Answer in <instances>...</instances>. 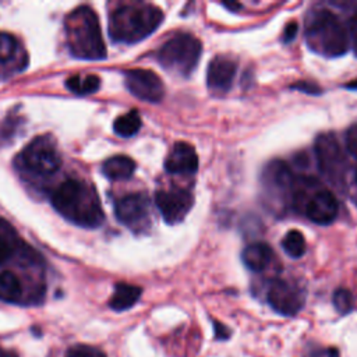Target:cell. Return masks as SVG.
I'll return each mask as SVG.
<instances>
[{"mask_svg": "<svg viewBox=\"0 0 357 357\" xmlns=\"http://www.w3.org/2000/svg\"><path fill=\"white\" fill-rule=\"evenodd\" d=\"M53 208L67 220L82 227H98L105 213L96 192L86 184L68 178L63 181L50 197Z\"/></svg>", "mask_w": 357, "mask_h": 357, "instance_id": "obj_1", "label": "cell"}, {"mask_svg": "<svg viewBox=\"0 0 357 357\" xmlns=\"http://www.w3.org/2000/svg\"><path fill=\"white\" fill-rule=\"evenodd\" d=\"M163 21V11L148 3L124 4L109 18V35L117 43L132 45L155 32Z\"/></svg>", "mask_w": 357, "mask_h": 357, "instance_id": "obj_2", "label": "cell"}, {"mask_svg": "<svg viewBox=\"0 0 357 357\" xmlns=\"http://www.w3.org/2000/svg\"><path fill=\"white\" fill-rule=\"evenodd\" d=\"M67 46L74 57L100 60L106 57L99 20L88 6H79L64 20Z\"/></svg>", "mask_w": 357, "mask_h": 357, "instance_id": "obj_3", "label": "cell"}, {"mask_svg": "<svg viewBox=\"0 0 357 357\" xmlns=\"http://www.w3.org/2000/svg\"><path fill=\"white\" fill-rule=\"evenodd\" d=\"M307 46L325 57L343 56L349 49V35L339 17L326 8L311 10L305 18Z\"/></svg>", "mask_w": 357, "mask_h": 357, "instance_id": "obj_4", "label": "cell"}, {"mask_svg": "<svg viewBox=\"0 0 357 357\" xmlns=\"http://www.w3.org/2000/svg\"><path fill=\"white\" fill-rule=\"evenodd\" d=\"M262 197L271 211L286 212L293 208L296 177L283 160L269 162L261 174Z\"/></svg>", "mask_w": 357, "mask_h": 357, "instance_id": "obj_5", "label": "cell"}, {"mask_svg": "<svg viewBox=\"0 0 357 357\" xmlns=\"http://www.w3.org/2000/svg\"><path fill=\"white\" fill-rule=\"evenodd\" d=\"M201 40L190 33H177L172 36L156 53L158 61L170 73L180 77H190L201 59Z\"/></svg>", "mask_w": 357, "mask_h": 357, "instance_id": "obj_6", "label": "cell"}, {"mask_svg": "<svg viewBox=\"0 0 357 357\" xmlns=\"http://www.w3.org/2000/svg\"><path fill=\"white\" fill-rule=\"evenodd\" d=\"M314 151L321 174L335 187H343L347 163L337 138L332 132L319 134L315 139Z\"/></svg>", "mask_w": 357, "mask_h": 357, "instance_id": "obj_7", "label": "cell"}, {"mask_svg": "<svg viewBox=\"0 0 357 357\" xmlns=\"http://www.w3.org/2000/svg\"><path fill=\"white\" fill-rule=\"evenodd\" d=\"M293 208L303 209L304 215L317 225L332 223L339 213V204L335 194L325 188H315L308 195L296 184Z\"/></svg>", "mask_w": 357, "mask_h": 357, "instance_id": "obj_8", "label": "cell"}, {"mask_svg": "<svg viewBox=\"0 0 357 357\" xmlns=\"http://www.w3.org/2000/svg\"><path fill=\"white\" fill-rule=\"evenodd\" d=\"M18 159L22 167L40 176L53 174L61 166V156L46 135L32 139L18 155Z\"/></svg>", "mask_w": 357, "mask_h": 357, "instance_id": "obj_9", "label": "cell"}, {"mask_svg": "<svg viewBox=\"0 0 357 357\" xmlns=\"http://www.w3.org/2000/svg\"><path fill=\"white\" fill-rule=\"evenodd\" d=\"M266 301L280 315L294 317L305 303V291L296 282L275 279L266 290Z\"/></svg>", "mask_w": 357, "mask_h": 357, "instance_id": "obj_10", "label": "cell"}, {"mask_svg": "<svg viewBox=\"0 0 357 357\" xmlns=\"http://www.w3.org/2000/svg\"><path fill=\"white\" fill-rule=\"evenodd\" d=\"M114 215L117 220L132 231H142L149 226L151 201L144 192L124 195L114 204Z\"/></svg>", "mask_w": 357, "mask_h": 357, "instance_id": "obj_11", "label": "cell"}, {"mask_svg": "<svg viewBox=\"0 0 357 357\" xmlns=\"http://www.w3.org/2000/svg\"><path fill=\"white\" fill-rule=\"evenodd\" d=\"M155 204L167 225H176L184 220L194 206V197L188 190L170 188L155 192Z\"/></svg>", "mask_w": 357, "mask_h": 357, "instance_id": "obj_12", "label": "cell"}, {"mask_svg": "<svg viewBox=\"0 0 357 357\" xmlns=\"http://www.w3.org/2000/svg\"><path fill=\"white\" fill-rule=\"evenodd\" d=\"M124 84L131 95L144 102L158 103L165 96V84L152 70H128L124 74Z\"/></svg>", "mask_w": 357, "mask_h": 357, "instance_id": "obj_13", "label": "cell"}, {"mask_svg": "<svg viewBox=\"0 0 357 357\" xmlns=\"http://www.w3.org/2000/svg\"><path fill=\"white\" fill-rule=\"evenodd\" d=\"M237 71V64L225 56H216L211 60L206 71V85L212 92L223 93L230 91Z\"/></svg>", "mask_w": 357, "mask_h": 357, "instance_id": "obj_14", "label": "cell"}, {"mask_svg": "<svg viewBox=\"0 0 357 357\" xmlns=\"http://www.w3.org/2000/svg\"><path fill=\"white\" fill-rule=\"evenodd\" d=\"M165 170L170 174H194L198 170V156L192 145L176 142L165 159Z\"/></svg>", "mask_w": 357, "mask_h": 357, "instance_id": "obj_15", "label": "cell"}, {"mask_svg": "<svg viewBox=\"0 0 357 357\" xmlns=\"http://www.w3.org/2000/svg\"><path fill=\"white\" fill-rule=\"evenodd\" d=\"M273 251L266 243H252L241 252L243 264L252 272L265 271L273 261Z\"/></svg>", "mask_w": 357, "mask_h": 357, "instance_id": "obj_16", "label": "cell"}, {"mask_svg": "<svg viewBox=\"0 0 357 357\" xmlns=\"http://www.w3.org/2000/svg\"><path fill=\"white\" fill-rule=\"evenodd\" d=\"M142 289L135 284L117 283L113 296L109 300V307L114 311H126L131 308L141 297Z\"/></svg>", "mask_w": 357, "mask_h": 357, "instance_id": "obj_17", "label": "cell"}, {"mask_svg": "<svg viewBox=\"0 0 357 357\" xmlns=\"http://www.w3.org/2000/svg\"><path fill=\"white\" fill-rule=\"evenodd\" d=\"M135 172V162L126 155H116L106 159L102 165V173L109 180H127Z\"/></svg>", "mask_w": 357, "mask_h": 357, "instance_id": "obj_18", "label": "cell"}, {"mask_svg": "<svg viewBox=\"0 0 357 357\" xmlns=\"http://www.w3.org/2000/svg\"><path fill=\"white\" fill-rule=\"evenodd\" d=\"M22 293L18 278L8 271L0 273V301L15 303Z\"/></svg>", "mask_w": 357, "mask_h": 357, "instance_id": "obj_19", "label": "cell"}, {"mask_svg": "<svg viewBox=\"0 0 357 357\" xmlns=\"http://www.w3.org/2000/svg\"><path fill=\"white\" fill-rule=\"evenodd\" d=\"M141 117L138 114V112L135 109L130 110L128 113L119 116L114 123H113V130L117 135L128 138L132 137L138 132V130L141 128Z\"/></svg>", "mask_w": 357, "mask_h": 357, "instance_id": "obj_20", "label": "cell"}, {"mask_svg": "<svg viewBox=\"0 0 357 357\" xmlns=\"http://www.w3.org/2000/svg\"><path fill=\"white\" fill-rule=\"evenodd\" d=\"M66 86L77 95H88L99 89L100 79L98 75H86L84 78L81 75H73L66 81Z\"/></svg>", "mask_w": 357, "mask_h": 357, "instance_id": "obj_21", "label": "cell"}, {"mask_svg": "<svg viewBox=\"0 0 357 357\" xmlns=\"http://www.w3.org/2000/svg\"><path fill=\"white\" fill-rule=\"evenodd\" d=\"M282 248L290 258L303 257L307 248L303 233L298 230H289L282 240Z\"/></svg>", "mask_w": 357, "mask_h": 357, "instance_id": "obj_22", "label": "cell"}, {"mask_svg": "<svg viewBox=\"0 0 357 357\" xmlns=\"http://www.w3.org/2000/svg\"><path fill=\"white\" fill-rule=\"evenodd\" d=\"M332 303H333L335 310L339 314L346 315L353 310V305H354L353 294L350 290H347L344 287H339L335 290V293L332 296Z\"/></svg>", "mask_w": 357, "mask_h": 357, "instance_id": "obj_23", "label": "cell"}, {"mask_svg": "<svg viewBox=\"0 0 357 357\" xmlns=\"http://www.w3.org/2000/svg\"><path fill=\"white\" fill-rule=\"evenodd\" d=\"M17 39L14 35L7 32H0V63L8 61L17 50Z\"/></svg>", "mask_w": 357, "mask_h": 357, "instance_id": "obj_24", "label": "cell"}, {"mask_svg": "<svg viewBox=\"0 0 357 357\" xmlns=\"http://www.w3.org/2000/svg\"><path fill=\"white\" fill-rule=\"evenodd\" d=\"M67 357H107L102 350L89 344H75L68 349Z\"/></svg>", "mask_w": 357, "mask_h": 357, "instance_id": "obj_25", "label": "cell"}, {"mask_svg": "<svg viewBox=\"0 0 357 357\" xmlns=\"http://www.w3.org/2000/svg\"><path fill=\"white\" fill-rule=\"evenodd\" d=\"M346 148L347 152L357 159V124H353L346 131Z\"/></svg>", "mask_w": 357, "mask_h": 357, "instance_id": "obj_26", "label": "cell"}, {"mask_svg": "<svg viewBox=\"0 0 357 357\" xmlns=\"http://www.w3.org/2000/svg\"><path fill=\"white\" fill-rule=\"evenodd\" d=\"M349 43H351L353 52L357 54V11L349 20Z\"/></svg>", "mask_w": 357, "mask_h": 357, "instance_id": "obj_27", "label": "cell"}, {"mask_svg": "<svg viewBox=\"0 0 357 357\" xmlns=\"http://www.w3.org/2000/svg\"><path fill=\"white\" fill-rule=\"evenodd\" d=\"M293 89H297V91H301V92H305L308 95H318L321 93V88L314 84V82H308V81H300V82H296L291 85Z\"/></svg>", "mask_w": 357, "mask_h": 357, "instance_id": "obj_28", "label": "cell"}, {"mask_svg": "<svg viewBox=\"0 0 357 357\" xmlns=\"http://www.w3.org/2000/svg\"><path fill=\"white\" fill-rule=\"evenodd\" d=\"M17 120L13 116H8L3 123H1V128H0V137L1 138H8L10 135L14 134V130L17 127Z\"/></svg>", "mask_w": 357, "mask_h": 357, "instance_id": "obj_29", "label": "cell"}, {"mask_svg": "<svg viewBox=\"0 0 357 357\" xmlns=\"http://www.w3.org/2000/svg\"><path fill=\"white\" fill-rule=\"evenodd\" d=\"M297 31H298V25H297V22H293V21H291V22H289V24L286 25L284 31H283L282 40H283L284 43H290V42L296 38Z\"/></svg>", "mask_w": 357, "mask_h": 357, "instance_id": "obj_30", "label": "cell"}, {"mask_svg": "<svg viewBox=\"0 0 357 357\" xmlns=\"http://www.w3.org/2000/svg\"><path fill=\"white\" fill-rule=\"evenodd\" d=\"M11 257V245L7 240L0 237V264L6 262Z\"/></svg>", "mask_w": 357, "mask_h": 357, "instance_id": "obj_31", "label": "cell"}, {"mask_svg": "<svg viewBox=\"0 0 357 357\" xmlns=\"http://www.w3.org/2000/svg\"><path fill=\"white\" fill-rule=\"evenodd\" d=\"M213 328H215V335H216L218 339H227L229 337V335H230L229 329L226 326H223L220 322L213 321Z\"/></svg>", "mask_w": 357, "mask_h": 357, "instance_id": "obj_32", "label": "cell"}, {"mask_svg": "<svg viewBox=\"0 0 357 357\" xmlns=\"http://www.w3.org/2000/svg\"><path fill=\"white\" fill-rule=\"evenodd\" d=\"M346 88H349V89H357V79L353 81V82L346 84Z\"/></svg>", "mask_w": 357, "mask_h": 357, "instance_id": "obj_33", "label": "cell"}, {"mask_svg": "<svg viewBox=\"0 0 357 357\" xmlns=\"http://www.w3.org/2000/svg\"><path fill=\"white\" fill-rule=\"evenodd\" d=\"M354 178H356V183H357V170H356V174H354Z\"/></svg>", "mask_w": 357, "mask_h": 357, "instance_id": "obj_34", "label": "cell"}]
</instances>
